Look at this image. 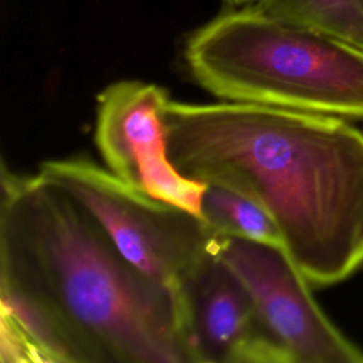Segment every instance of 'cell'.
<instances>
[{"label": "cell", "mask_w": 363, "mask_h": 363, "mask_svg": "<svg viewBox=\"0 0 363 363\" xmlns=\"http://www.w3.org/2000/svg\"><path fill=\"white\" fill-rule=\"evenodd\" d=\"M3 363H191L173 289L38 173L1 166Z\"/></svg>", "instance_id": "obj_1"}, {"label": "cell", "mask_w": 363, "mask_h": 363, "mask_svg": "<svg viewBox=\"0 0 363 363\" xmlns=\"http://www.w3.org/2000/svg\"><path fill=\"white\" fill-rule=\"evenodd\" d=\"M167 155L186 177L255 200L311 285L363 265V133L343 118L223 101H169Z\"/></svg>", "instance_id": "obj_2"}, {"label": "cell", "mask_w": 363, "mask_h": 363, "mask_svg": "<svg viewBox=\"0 0 363 363\" xmlns=\"http://www.w3.org/2000/svg\"><path fill=\"white\" fill-rule=\"evenodd\" d=\"M183 58L193 79L223 101L363 119V50L254 4L199 27Z\"/></svg>", "instance_id": "obj_3"}, {"label": "cell", "mask_w": 363, "mask_h": 363, "mask_svg": "<svg viewBox=\"0 0 363 363\" xmlns=\"http://www.w3.org/2000/svg\"><path fill=\"white\" fill-rule=\"evenodd\" d=\"M79 204L119 252L173 291L223 235L201 216L142 193L84 156L44 160L37 172Z\"/></svg>", "instance_id": "obj_4"}, {"label": "cell", "mask_w": 363, "mask_h": 363, "mask_svg": "<svg viewBox=\"0 0 363 363\" xmlns=\"http://www.w3.org/2000/svg\"><path fill=\"white\" fill-rule=\"evenodd\" d=\"M169 91L121 79L96 96L95 145L109 172L130 187L201 216L206 183L183 176L167 155L163 109Z\"/></svg>", "instance_id": "obj_5"}, {"label": "cell", "mask_w": 363, "mask_h": 363, "mask_svg": "<svg viewBox=\"0 0 363 363\" xmlns=\"http://www.w3.org/2000/svg\"><path fill=\"white\" fill-rule=\"evenodd\" d=\"M220 255L251 292L291 363L363 362V352L323 313L282 245L223 235Z\"/></svg>", "instance_id": "obj_6"}, {"label": "cell", "mask_w": 363, "mask_h": 363, "mask_svg": "<svg viewBox=\"0 0 363 363\" xmlns=\"http://www.w3.org/2000/svg\"><path fill=\"white\" fill-rule=\"evenodd\" d=\"M191 363H291L251 292L221 258L207 255L174 291Z\"/></svg>", "instance_id": "obj_7"}, {"label": "cell", "mask_w": 363, "mask_h": 363, "mask_svg": "<svg viewBox=\"0 0 363 363\" xmlns=\"http://www.w3.org/2000/svg\"><path fill=\"white\" fill-rule=\"evenodd\" d=\"M262 13L332 35L363 50L360 0H258Z\"/></svg>", "instance_id": "obj_8"}, {"label": "cell", "mask_w": 363, "mask_h": 363, "mask_svg": "<svg viewBox=\"0 0 363 363\" xmlns=\"http://www.w3.org/2000/svg\"><path fill=\"white\" fill-rule=\"evenodd\" d=\"M201 217L221 235L282 245L268 213L251 197L217 183H206Z\"/></svg>", "instance_id": "obj_9"}, {"label": "cell", "mask_w": 363, "mask_h": 363, "mask_svg": "<svg viewBox=\"0 0 363 363\" xmlns=\"http://www.w3.org/2000/svg\"><path fill=\"white\" fill-rule=\"evenodd\" d=\"M224 1L228 3L231 7H241V6L255 4L258 0H224Z\"/></svg>", "instance_id": "obj_10"}, {"label": "cell", "mask_w": 363, "mask_h": 363, "mask_svg": "<svg viewBox=\"0 0 363 363\" xmlns=\"http://www.w3.org/2000/svg\"><path fill=\"white\" fill-rule=\"evenodd\" d=\"M362 1V6H363V0H360Z\"/></svg>", "instance_id": "obj_11"}]
</instances>
